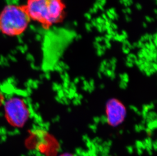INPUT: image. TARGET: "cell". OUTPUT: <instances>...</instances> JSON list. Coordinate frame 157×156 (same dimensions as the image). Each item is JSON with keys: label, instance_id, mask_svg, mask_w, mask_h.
Here are the masks:
<instances>
[{"label": "cell", "instance_id": "cell-2", "mask_svg": "<svg viewBox=\"0 0 157 156\" xmlns=\"http://www.w3.org/2000/svg\"><path fill=\"white\" fill-rule=\"evenodd\" d=\"M24 5L31 20L46 31L61 23L65 17L64 0H27Z\"/></svg>", "mask_w": 157, "mask_h": 156}, {"label": "cell", "instance_id": "cell-6", "mask_svg": "<svg viewBox=\"0 0 157 156\" xmlns=\"http://www.w3.org/2000/svg\"><path fill=\"white\" fill-rule=\"evenodd\" d=\"M60 156H73V155H71V154H64V155H61Z\"/></svg>", "mask_w": 157, "mask_h": 156}, {"label": "cell", "instance_id": "cell-1", "mask_svg": "<svg viewBox=\"0 0 157 156\" xmlns=\"http://www.w3.org/2000/svg\"><path fill=\"white\" fill-rule=\"evenodd\" d=\"M74 37V32L64 28H52L46 31L42 45L44 71L51 72L56 69Z\"/></svg>", "mask_w": 157, "mask_h": 156}, {"label": "cell", "instance_id": "cell-4", "mask_svg": "<svg viewBox=\"0 0 157 156\" xmlns=\"http://www.w3.org/2000/svg\"><path fill=\"white\" fill-rule=\"evenodd\" d=\"M3 105L5 117L7 122L16 128L24 126L30 116V112L24 99L14 96L6 100L4 98Z\"/></svg>", "mask_w": 157, "mask_h": 156}, {"label": "cell", "instance_id": "cell-3", "mask_svg": "<svg viewBox=\"0 0 157 156\" xmlns=\"http://www.w3.org/2000/svg\"><path fill=\"white\" fill-rule=\"evenodd\" d=\"M31 21L25 5H8L0 12V32L18 36L25 32Z\"/></svg>", "mask_w": 157, "mask_h": 156}, {"label": "cell", "instance_id": "cell-5", "mask_svg": "<svg viewBox=\"0 0 157 156\" xmlns=\"http://www.w3.org/2000/svg\"><path fill=\"white\" fill-rule=\"evenodd\" d=\"M4 100V96L2 93L1 91H0V107H1L3 105Z\"/></svg>", "mask_w": 157, "mask_h": 156}]
</instances>
